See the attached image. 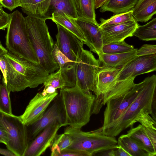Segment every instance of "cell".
<instances>
[{
	"label": "cell",
	"instance_id": "6da1fadb",
	"mask_svg": "<svg viewBox=\"0 0 156 156\" xmlns=\"http://www.w3.org/2000/svg\"><path fill=\"white\" fill-rule=\"evenodd\" d=\"M142 82L138 95L122 115L103 129L99 128L104 134L115 137L126 128L133 127L143 110L149 112L156 120L153 111L156 108V76H148Z\"/></svg>",
	"mask_w": 156,
	"mask_h": 156
},
{
	"label": "cell",
	"instance_id": "7a4b0ae2",
	"mask_svg": "<svg viewBox=\"0 0 156 156\" xmlns=\"http://www.w3.org/2000/svg\"><path fill=\"white\" fill-rule=\"evenodd\" d=\"M3 56L7 69L5 83L10 92L21 91L27 87L36 88L43 83L49 74L40 64L8 51Z\"/></svg>",
	"mask_w": 156,
	"mask_h": 156
},
{
	"label": "cell",
	"instance_id": "3957f363",
	"mask_svg": "<svg viewBox=\"0 0 156 156\" xmlns=\"http://www.w3.org/2000/svg\"><path fill=\"white\" fill-rule=\"evenodd\" d=\"M64 105L67 126L81 128L89 122L96 97L76 86L61 88L59 94Z\"/></svg>",
	"mask_w": 156,
	"mask_h": 156
},
{
	"label": "cell",
	"instance_id": "277c9868",
	"mask_svg": "<svg viewBox=\"0 0 156 156\" xmlns=\"http://www.w3.org/2000/svg\"><path fill=\"white\" fill-rule=\"evenodd\" d=\"M29 38L39 64L48 73L59 69L52 54L54 43L46 23V19L27 15L25 17Z\"/></svg>",
	"mask_w": 156,
	"mask_h": 156
},
{
	"label": "cell",
	"instance_id": "5b68a950",
	"mask_svg": "<svg viewBox=\"0 0 156 156\" xmlns=\"http://www.w3.org/2000/svg\"><path fill=\"white\" fill-rule=\"evenodd\" d=\"M10 15L5 36V45L8 51L19 57L39 64L29 38L25 17L18 10L15 11Z\"/></svg>",
	"mask_w": 156,
	"mask_h": 156
},
{
	"label": "cell",
	"instance_id": "8992f818",
	"mask_svg": "<svg viewBox=\"0 0 156 156\" xmlns=\"http://www.w3.org/2000/svg\"><path fill=\"white\" fill-rule=\"evenodd\" d=\"M64 133L69 135L73 140L72 144L67 148L83 151L91 156L117 147L116 138L105 135L99 129L85 132L81 128L69 126L65 129Z\"/></svg>",
	"mask_w": 156,
	"mask_h": 156
},
{
	"label": "cell",
	"instance_id": "52a82bcc",
	"mask_svg": "<svg viewBox=\"0 0 156 156\" xmlns=\"http://www.w3.org/2000/svg\"><path fill=\"white\" fill-rule=\"evenodd\" d=\"M0 127L7 134V149L16 156H24L29 140L27 126L22 122L20 116L0 111Z\"/></svg>",
	"mask_w": 156,
	"mask_h": 156
},
{
	"label": "cell",
	"instance_id": "ba28073f",
	"mask_svg": "<svg viewBox=\"0 0 156 156\" xmlns=\"http://www.w3.org/2000/svg\"><path fill=\"white\" fill-rule=\"evenodd\" d=\"M100 63L91 51L83 49L76 64V86L85 92H93L95 95Z\"/></svg>",
	"mask_w": 156,
	"mask_h": 156
},
{
	"label": "cell",
	"instance_id": "9c48e42d",
	"mask_svg": "<svg viewBox=\"0 0 156 156\" xmlns=\"http://www.w3.org/2000/svg\"><path fill=\"white\" fill-rule=\"evenodd\" d=\"M57 121L67 126L66 116L62 98L58 95L51 101L42 116L27 126L29 142L51 123Z\"/></svg>",
	"mask_w": 156,
	"mask_h": 156
},
{
	"label": "cell",
	"instance_id": "30bf717a",
	"mask_svg": "<svg viewBox=\"0 0 156 156\" xmlns=\"http://www.w3.org/2000/svg\"><path fill=\"white\" fill-rule=\"evenodd\" d=\"M142 81L135 84L125 94L108 101L104 113L102 129L118 119L132 103L138 95L141 88Z\"/></svg>",
	"mask_w": 156,
	"mask_h": 156
},
{
	"label": "cell",
	"instance_id": "8fae6325",
	"mask_svg": "<svg viewBox=\"0 0 156 156\" xmlns=\"http://www.w3.org/2000/svg\"><path fill=\"white\" fill-rule=\"evenodd\" d=\"M56 24L58 32L55 44L71 61L77 64L83 49V42L62 26Z\"/></svg>",
	"mask_w": 156,
	"mask_h": 156
},
{
	"label": "cell",
	"instance_id": "7c38bea8",
	"mask_svg": "<svg viewBox=\"0 0 156 156\" xmlns=\"http://www.w3.org/2000/svg\"><path fill=\"white\" fill-rule=\"evenodd\" d=\"M63 125L57 121L51 123L30 141L24 156H39L52 143L59 129Z\"/></svg>",
	"mask_w": 156,
	"mask_h": 156
},
{
	"label": "cell",
	"instance_id": "4fadbf2b",
	"mask_svg": "<svg viewBox=\"0 0 156 156\" xmlns=\"http://www.w3.org/2000/svg\"><path fill=\"white\" fill-rule=\"evenodd\" d=\"M58 95L57 91L46 95L41 92L37 93L30 100L23 114L20 116L23 123L28 126L38 120Z\"/></svg>",
	"mask_w": 156,
	"mask_h": 156
},
{
	"label": "cell",
	"instance_id": "5bb4252c",
	"mask_svg": "<svg viewBox=\"0 0 156 156\" xmlns=\"http://www.w3.org/2000/svg\"><path fill=\"white\" fill-rule=\"evenodd\" d=\"M156 70V54L136 56L123 66L117 81L150 73Z\"/></svg>",
	"mask_w": 156,
	"mask_h": 156
},
{
	"label": "cell",
	"instance_id": "9a60e30c",
	"mask_svg": "<svg viewBox=\"0 0 156 156\" xmlns=\"http://www.w3.org/2000/svg\"><path fill=\"white\" fill-rule=\"evenodd\" d=\"M69 18L83 33L85 39L84 44L88 47L90 51L96 53L99 57L102 53L103 44L101 28L99 24L79 18Z\"/></svg>",
	"mask_w": 156,
	"mask_h": 156
},
{
	"label": "cell",
	"instance_id": "2e32d148",
	"mask_svg": "<svg viewBox=\"0 0 156 156\" xmlns=\"http://www.w3.org/2000/svg\"><path fill=\"white\" fill-rule=\"evenodd\" d=\"M138 25L135 20L101 28L103 44L120 42L133 36Z\"/></svg>",
	"mask_w": 156,
	"mask_h": 156
},
{
	"label": "cell",
	"instance_id": "e0dca14e",
	"mask_svg": "<svg viewBox=\"0 0 156 156\" xmlns=\"http://www.w3.org/2000/svg\"><path fill=\"white\" fill-rule=\"evenodd\" d=\"M122 68L103 65L100 66L97 75L96 100L103 102V96L111 90L118 81Z\"/></svg>",
	"mask_w": 156,
	"mask_h": 156
},
{
	"label": "cell",
	"instance_id": "ac0fdd59",
	"mask_svg": "<svg viewBox=\"0 0 156 156\" xmlns=\"http://www.w3.org/2000/svg\"><path fill=\"white\" fill-rule=\"evenodd\" d=\"M22 11L27 15L51 20L48 14L51 0H20Z\"/></svg>",
	"mask_w": 156,
	"mask_h": 156
},
{
	"label": "cell",
	"instance_id": "d6986e66",
	"mask_svg": "<svg viewBox=\"0 0 156 156\" xmlns=\"http://www.w3.org/2000/svg\"><path fill=\"white\" fill-rule=\"evenodd\" d=\"M131 10L137 22H147L156 14V0H138Z\"/></svg>",
	"mask_w": 156,
	"mask_h": 156
},
{
	"label": "cell",
	"instance_id": "ffe728a7",
	"mask_svg": "<svg viewBox=\"0 0 156 156\" xmlns=\"http://www.w3.org/2000/svg\"><path fill=\"white\" fill-rule=\"evenodd\" d=\"M137 49L126 52L108 54L102 53L99 60L102 65L112 67H122L134 58Z\"/></svg>",
	"mask_w": 156,
	"mask_h": 156
},
{
	"label": "cell",
	"instance_id": "44dd1931",
	"mask_svg": "<svg viewBox=\"0 0 156 156\" xmlns=\"http://www.w3.org/2000/svg\"><path fill=\"white\" fill-rule=\"evenodd\" d=\"M126 134L147 152L149 156H156V149L145 132L142 125L140 124L135 127H132Z\"/></svg>",
	"mask_w": 156,
	"mask_h": 156
},
{
	"label": "cell",
	"instance_id": "7402d4cb",
	"mask_svg": "<svg viewBox=\"0 0 156 156\" xmlns=\"http://www.w3.org/2000/svg\"><path fill=\"white\" fill-rule=\"evenodd\" d=\"M51 20L69 31L81 41L85 42V39L79 27L64 13L55 12L51 14Z\"/></svg>",
	"mask_w": 156,
	"mask_h": 156
},
{
	"label": "cell",
	"instance_id": "603a6c76",
	"mask_svg": "<svg viewBox=\"0 0 156 156\" xmlns=\"http://www.w3.org/2000/svg\"><path fill=\"white\" fill-rule=\"evenodd\" d=\"M78 18L98 23L96 19L95 0H73Z\"/></svg>",
	"mask_w": 156,
	"mask_h": 156
},
{
	"label": "cell",
	"instance_id": "cb8c5ba5",
	"mask_svg": "<svg viewBox=\"0 0 156 156\" xmlns=\"http://www.w3.org/2000/svg\"><path fill=\"white\" fill-rule=\"evenodd\" d=\"M138 0H108L100 9L104 12L109 11L114 14L126 12L131 10Z\"/></svg>",
	"mask_w": 156,
	"mask_h": 156
},
{
	"label": "cell",
	"instance_id": "d4e9b609",
	"mask_svg": "<svg viewBox=\"0 0 156 156\" xmlns=\"http://www.w3.org/2000/svg\"><path fill=\"white\" fill-rule=\"evenodd\" d=\"M135 77H130L125 80L118 81L111 90L102 98L103 105L108 101L121 96L130 90L135 84Z\"/></svg>",
	"mask_w": 156,
	"mask_h": 156
},
{
	"label": "cell",
	"instance_id": "484cf974",
	"mask_svg": "<svg viewBox=\"0 0 156 156\" xmlns=\"http://www.w3.org/2000/svg\"><path fill=\"white\" fill-rule=\"evenodd\" d=\"M55 12H62L72 18H78L73 0H51L48 14Z\"/></svg>",
	"mask_w": 156,
	"mask_h": 156
},
{
	"label": "cell",
	"instance_id": "4316f807",
	"mask_svg": "<svg viewBox=\"0 0 156 156\" xmlns=\"http://www.w3.org/2000/svg\"><path fill=\"white\" fill-rule=\"evenodd\" d=\"M117 145L121 147L130 156H149L147 152L127 134L119 137Z\"/></svg>",
	"mask_w": 156,
	"mask_h": 156
},
{
	"label": "cell",
	"instance_id": "83f0119b",
	"mask_svg": "<svg viewBox=\"0 0 156 156\" xmlns=\"http://www.w3.org/2000/svg\"><path fill=\"white\" fill-rule=\"evenodd\" d=\"M140 40L144 41L156 40V18L143 25H138L133 34Z\"/></svg>",
	"mask_w": 156,
	"mask_h": 156
},
{
	"label": "cell",
	"instance_id": "f1b7e54d",
	"mask_svg": "<svg viewBox=\"0 0 156 156\" xmlns=\"http://www.w3.org/2000/svg\"><path fill=\"white\" fill-rule=\"evenodd\" d=\"M73 143V140L68 135L63 133L57 134L54 139L51 147L52 156H57L60 151L70 146Z\"/></svg>",
	"mask_w": 156,
	"mask_h": 156
},
{
	"label": "cell",
	"instance_id": "f546056e",
	"mask_svg": "<svg viewBox=\"0 0 156 156\" xmlns=\"http://www.w3.org/2000/svg\"><path fill=\"white\" fill-rule=\"evenodd\" d=\"M131 10L128 12L114 14L113 16L107 19L103 18L100 19L101 23L99 25L102 28L113 25L121 24L126 22L133 21L135 20L132 15Z\"/></svg>",
	"mask_w": 156,
	"mask_h": 156
},
{
	"label": "cell",
	"instance_id": "4dcf8cb0",
	"mask_svg": "<svg viewBox=\"0 0 156 156\" xmlns=\"http://www.w3.org/2000/svg\"><path fill=\"white\" fill-rule=\"evenodd\" d=\"M10 93L2 77V83H0V111L11 114H12Z\"/></svg>",
	"mask_w": 156,
	"mask_h": 156
},
{
	"label": "cell",
	"instance_id": "1f68e13d",
	"mask_svg": "<svg viewBox=\"0 0 156 156\" xmlns=\"http://www.w3.org/2000/svg\"><path fill=\"white\" fill-rule=\"evenodd\" d=\"M134 49L133 46L128 44L124 41L117 43L103 44L102 51L103 54H112L128 52Z\"/></svg>",
	"mask_w": 156,
	"mask_h": 156
},
{
	"label": "cell",
	"instance_id": "d6a6232c",
	"mask_svg": "<svg viewBox=\"0 0 156 156\" xmlns=\"http://www.w3.org/2000/svg\"><path fill=\"white\" fill-rule=\"evenodd\" d=\"M43 84L44 87L50 86L56 89L67 87L66 82L59 69L56 72L50 73Z\"/></svg>",
	"mask_w": 156,
	"mask_h": 156
},
{
	"label": "cell",
	"instance_id": "836d02e7",
	"mask_svg": "<svg viewBox=\"0 0 156 156\" xmlns=\"http://www.w3.org/2000/svg\"><path fill=\"white\" fill-rule=\"evenodd\" d=\"M148 112L143 110L137 119L136 121L140 122L143 126L156 129V120L150 115Z\"/></svg>",
	"mask_w": 156,
	"mask_h": 156
},
{
	"label": "cell",
	"instance_id": "e575fe53",
	"mask_svg": "<svg viewBox=\"0 0 156 156\" xmlns=\"http://www.w3.org/2000/svg\"><path fill=\"white\" fill-rule=\"evenodd\" d=\"M91 156L88 153L83 151L66 148L60 151L57 156Z\"/></svg>",
	"mask_w": 156,
	"mask_h": 156
},
{
	"label": "cell",
	"instance_id": "d590c367",
	"mask_svg": "<svg viewBox=\"0 0 156 156\" xmlns=\"http://www.w3.org/2000/svg\"><path fill=\"white\" fill-rule=\"evenodd\" d=\"M156 54V46L155 45L144 44L137 50L136 56Z\"/></svg>",
	"mask_w": 156,
	"mask_h": 156
},
{
	"label": "cell",
	"instance_id": "8d00e7d4",
	"mask_svg": "<svg viewBox=\"0 0 156 156\" xmlns=\"http://www.w3.org/2000/svg\"><path fill=\"white\" fill-rule=\"evenodd\" d=\"M10 19V14L5 12L0 4V30H5L7 28Z\"/></svg>",
	"mask_w": 156,
	"mask_h": 156
},
{
	"label": "cell",
	"instance_id": "74e56055",
	"mask_svg": "<svg viewBox=\"0 0 156 156\" xmlns=\"http://www.w3.org/2000/svg\"><path fill=\"white\" fill-rule=\"evenodd\" d=\"M0 4L10 11L18 7H21L20 0H0Z\"/></svg>",
	"mask_w": 156,
	"mask_h": 156
},
{
	"label": "cell",
	"instance_id": "f35d334b",
	"mask_svg": "<svg viewBox=\"0 0 156 156\" xmlns=\"http://www.w3.org/2000/svg\"><path fill=\"white\" fill-rule=\"evenodd\" d=\"M142 126L144 130L150 139L154 147L156 149V129Z\"/></svg>",
	"mask_w": 156,
	"mask_h": 156
},
{
	"label": "cell",
	"instance_id": "ab89813d",
	"mask_svg": "<svg viewBox=\"0 0 156 156\" xmlns=\"http://www.w3.org/2000/svg\"><path fill=\"white\" fill-rule=\"evenodd\" d=\"M0 69L2 74L3 77L5 82L7 69L6 63L3 55L0 56Z\"/></svg>",
	"mask_w": 156,
	"mask_h": 156
},
{
	"label": "cell",
	"instance_id": "60d3db41",
	"mask_svg": "<svg viewBox=\"0 0 156 156\" xmlns=\"http://www.w3.org/2000/svg\"><path fill=\"white\" fill-rule=\"evenodd\" d=\"M8 136L6 132L1 127H0V141L5 145L8 143Z\"/></svg>",
	"mask_w": 156,
	"mask_h": 156
},
{
	"label": "cell",
	"instance_id": "b9f144b4",
	"mask_svg": "<svg viewBox=\"0 0 156 156\" xmlns=\"http://www.w3.org/2000/svg\"><path fill=\"white\" fill-rule=\"evenodd\" d=\"M0 154L6 156H16L13 152L7 148H0Z\"/></svg>",
	"mask_w": 156,
	"mask_h": 156
},
{
	"label": "cell",
	"instance_id": "7bdbcfd3",
	"mask_svg": "<svg viewBox=\"0 0 156 156\" xmlns=\"http://www.w3.org/2000/svg\"><path fill=\"white\" fill-rule=\"evenodd\" d=\"M56 91H57L56 89L51 86H49L44 87L41 93L43 94L46 95L47 94L53 93Z\"/></svg>",
	"mask_w": 156,
	"mask_h": 156
},
{
	"label": "cell",
	"instance_id": "ee69618b",
	"mask_svg": "<svg viewBox=\"0 0 156 156\" xmlns=\"http://www.w3.org/2000/svg\"><path fill=\"white\" fill-rule=\"evenodd\" d=\"M108 0H95V9L101 7Z\"/></svg>",
	"mask_w": 156,
	"mask_h": 156
},
{
	"label": "cell",
	"instance_id": "f6af8a7d",
	"mask_svg": "<svg viewBox=\"0 0 156 156\" xmlns=\"http://www.w3.org/2000/svg\"><path fill=\"white\" fill-rule=\"evenodd\" d=\"M8 51L2 44L0 41V56L3 55L8 52Z\"/></svg>",
	"mask_w": 156,
	"mask_h": 156
},
{
	"label": "cell",
	"instance_id": "bcb514c9",
	"mask_svg": "<svg viewBox=\"0 0 156 156\" xmlns=\"http://www.w3.org/2000/svg\"><path fill=\"white\" fill-rule=\"evenodd\" d=\"M1 75H0V79H1Z\"/></svg>",
	"mask_w": 156,
	"mask_h": 156
},
{
	"label": "cell",
	"instance_id": "7dc6e473",
	"mask_svg": "<svg viewBox=\"0 0 156 156\" xmlns=\"http://www.w3.org/2000/svg\"><path fill=\"white\" fill-rule=\"evenodd\" d=\"M0 143H1V142H0Z\"/></svg>",
	"mask_w": 156,
	"mask_h": 156
}]
</instances>
